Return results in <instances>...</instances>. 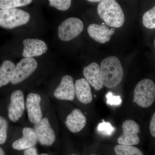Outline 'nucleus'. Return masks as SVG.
<instances>
[{
    "instance_id": "nucleus-1",
    "label": "nucleus",
    "mask_w": 155,
    "mask_h": 155,
    "mask_svg": "<svg viewBox=\"0 0 155 155\" xmlns=\"http://www.w3.org/2000/svg\"><path fill=\"white\" fill-rule=\"evenodd\" d=\"M101 74L103 84L108 88H114L119 85L123 79V69L117 57L111 56L103 60L101 63Z\"/></svg>"
},
{
    "instance_id": "nucleus-2",
    "label": "nucleus",
    "mask_w": 155,
    "mask_h": 155,
    "mask_svg": "<svg viewBox=\"0 0 155 155\" xmlns=\"http://www.w3.org/2000/svg\"><path fill=\"white\" fill-rule=\"evenodd\" d=\"M98 14L109 26L119 28L125 22V15L121 6L115 0H103L97 6Z\"/></svg>"
},
{
    "instance_id": "nucleus-3",
    "label": "nucleus",
    "mask_w": 155,
    "mask_h": 155,
    "mask_svg": "<svg viewBox=\"0 0 155 155\" xmlns=\"http://www.w3.org/2000/svg\"><path fill=\"white\" fill-rule=\"evenodd\" d=\"M155 99L154 82L148 78L139 82L134 89L133 102L141 107L147 108L152 105Z\"/></svg>"
},
{
    "instance_id": "nucleus-4",
    "label": "nucleus",
    "mask_w": 155,
    "mask_h": 155,
    "mask_svg": "<svg viewBox=\"0 0 155 155\" xmlns=\"http://www.w3.org/2000/svg\"><path fill=\"white\" fill-rule=\"evenodd\" d=\"M30 14L21 9H0V27L12 29L25 25L30 19Z\"/></svg>"
},
{
    "instance_id": "nucleus-5",
    "label": "nucleus",
    "mask_w": 155,
    "mask_h": 155,
    "mask_svg": "<svg viewBox=\"0 0 155 155\" xmlns=\"http://www.w3.org/2000/svg\"><path fill=\"white\" fill-rule=\"evenodd\" d=\"M83 29V23L80 19L71 17L64 20L59 25L58 36L63 41H69L78 36Z\"/></svg>"
},
{
    "instance_id": "nucleus-6",
    "label": "nucleus",
    "mask_w": 155,
    "mask_h": 155,
    "mask_svg": "<svg viewBox=\"0 0 155 155\" xmlns=\"http://www.w3.org/2000/svg\"><path fill=\"white\" fill-rule=\"evenodd\" d=\"M38 63L33 58H24L16 66L11 83L16 84L20 83L30 76L36 70Z\"/></svg>"
},
{
    "instance_id": "nucleus-7",
    "label": "nucleus",
    "mask_w": 155,
    "mask_h": 155,
    "mask_svg": "<svg viewBox=\"0 0 155 155\" xmlns=\"http://www.w3.org/2000/svg\"><path fill=\"white\" fill-rule=\"evenodd\" d=\"M123 133L118 139L119 144L133 146L138 144L140 138L138 134L140 127L137 122L130 119L126 120L122 124Z\"/></svg>"
},
{
    "instance_id": "nucleus-8",
    "label": "nucleus",
    "mask_w": 155,
    "mask_h": 155,
    "mask_svg": "<svg viewBox=\"0 0 155 155\" xmlns=\"http://www.w3.org/2000/svg\"><path fill=\"white\" fill-rule=\"evenodd\" d=\"M25 109L24 94L19 90L12 92L8 107V117L12 122H17L23 115Z\"/></svg>"
},
{
    "instance_id": "nucleus-9",
    "label": "nucleus",
    "mask_w": 155,
    "mask_h": 155,
    "mask_svg": "<svg viewBox=\"0 0 155 155\" xmlns=\"http://www.w3.org/2000/svg\"><path fill=\"white\" fill-rule=\"evenodd\" d=\"M34 130L38 140L42 145L51 146L56 139L55 134L50 125L47 118H42L38 123L35 124Z\"/></svg>"
},
{
    "instance_id": "nucleus-10",
    "label": "nucleus",
    "mask_w": 155,
    "mask_h": 155,
    "mask_svg": "<svg viewBox=\"0 0 155 155\" xmlns=\"http://www.w3.org/2000/svg\"><path fill=\"white\" fill-rule=\"evenodd\" d=\"M41 97L38 94H29L26 98V106L28 119L31 123L36 124L42 119V113L40 106Z\"/></svg>"
},
{
    "instance_id": "nucleus-11",
    "label": "nucleus",
    "mask_w": 155,
    "mask_h": 155,
    "mask_svg": "<svg viewBox=\"0 0 155 155\" xmlns=\"http://www.w3.org/2000/svg\"><path fill=\"white\" fill-rule=\"evenodd\" d=\"M54 96L59 100L69 101L74 100L75 84L72 76L66 75L62 78L61 83L54 92Z\"/></svg>"
},
{
    "instance_id": "nucleus-12",
    "label": "nucleus",
    "mask_w": 155,
    "mask_h": 155,
    "mask_svg": "<svg viewBox=\"0 0 155 155\" xmlns=\"http://www.w3.org/2000/svg\"><path fill=\"white\" fill-rule=\"evenodd\" d=\"M22 56L25 58L41 56L46 52L48 48L44 41L38 39H25L23 41Z\"/></svg>"
},
{
    "instance_id": "nucleus-13",
    "label": "nucleus",
    "mask_w": 155,
    "mask_h": 155,
    "mask_svg": "<svg viewBox=\"0 0 155 155\" xmlns=\"http://www.w3.org/2000/svg\"><path fill=\"white\" fill-rule=\"evenodd\" d=\"M87 30L91 37L97 42L101 44L109 41L115 31L114 28L110 29L104 23L101 25L93 23L89 25Z\"/></svg>"
},
{
    "instance_id": "nucleus-14",
    "label": "nucleus",
    "mask_w": 155,
    "mask_h": 155,
    "mask_svg": "<svg viewBox=\"0 0 155 155\" xmlns=\"http://www.w3.org/2000/svg\"><path fill=\"white\" fill-rule=\"evenodd\" d=\"M83 74L85 79L96 91L103 88L102 78L99 65L95 63L90 64L83 69Z\"/></svg>"
},
{
    "instance_id": "nucleus-15",
    "label": "nucleus",
    "mask_w": 155,
    "mask_h": 155,
    "mask_svg": "<svg viewBox=\"0 0 155 155\" xmlns=\"http://www.w3.org/2000/svg\"><path fill=\"white\" fill-rule=\"evenodd\" d=\"M38 141L37 137L34 129L25 127L22 130V136L13 143L12 147L18 150H26L34 147Z\"/></svg>"
},
{
    "instance_id": "nucleus-16",
    "label": "nucleus",
    "mask_w": 155,
    "mask_h": 155,
    "mask_svg": "<svg viewBox=\"0 0 155 155\" xmlns=\"http://www.w3.org/2000/svg\"><path fill=\"white\" fill-rule=\"evenodd\" d=\"M86 123V118L79 109H75L67 116L65 124L72 133H77L82 130Z\"/></svg>"
},
{
    "instance_id": "nucleus-17",
    "label": "nucleus",
    "mask_w": 155,
    "mask_h": 155,
    "mask_svg": "<svg viewBox=\"0 0 155 155\" xmlns=\"http://www.w3.org/2000/svg\"><path fill=\"white\" fill-rule=\"evenodd\" d=\"M75 94L78 100L84 104H88L92 101L93 96L89 84L84 78L78 79L75 84Z\"/></svg>"
},
{
    "instance_id": "nucleus-18",
    "label": "nucleus",
    "mask_w": 155,
    "mask_h": 155,
    "mask_svg": "<svg viewBox=\"0 0 155 155\" xmlns=\"http://www.w3.org/2000/svg\"><path fill=\"white\" fill-rule=\"evenodd\" d=\"M16 66L10 61H4L0 67V87L11 81Z\"/></svg>"
},
{
    "instance_id": "nucleus-19",
    "label": "nucleus",
    "mask_w": 155,
    "mask_h": 155,
    "mask_svg": "<svg viewBox=\"0 0 155 155\" xmlns=\"http://www.w3.org/2000/svg\"><path fill=\"white\" fill-rule=\"evenodd\" d=\"M114 150L116 155H144L139 149L132 146L117 145Z\"/></svg>"
},
{
    "instance_id": "nucleus-20",
    "label": "nucleus",
    "mask_w": 155,
    "mask_h": 155,
    "mask_svg": "<svg viewBox=\"0 0 155 155\" xmlns=\"http://www.w3.org/2000/svg\"><path fill=\"white\" fill-rule=\"evenodd\" d=\"M32 2L31 0H0V9H11L17 7H22L29 5Z\"/></svg>"
},
{
    "instance_id": "nucleus-21",
    "label": "nucleus",
    "mask_w": 155,
    "mask_h": 155,
    "mask_svg": "<svg viewBox=\"0 0 155 155\" xmlns=\"http://www.w3.org/2000/svg\"><path fill=\"white\" fill-rule=\"evenodd\" d=\"M142 22L146 28L149 29L155 28V5L143 14Z\"/></svg>"
},
{
    "instance_id": "nucleus-22",
    "label": "nucleus",
    "mask_w": 155,
    "mask_h": 155,
    "mask_svg": "<svg viewBox=\"0 0 155 155\" xmlns=\"http://www.w3.org/2000/svg\"><path fill=\"white\" fill-rule=\"evenodd\" d=\"M98 131L100 133L105 136H110L114 133L115 128L110 122H106L103 120L100 123L97 127Z\"/></svg>"
},
{
    "instance_id": "nucleus-23",
    "label": "nucleus",
    "mask_w": 155,
    "mask_h": 155,
    "mask_svg": "<svg viewBox=\"0 0 155 155\" xmlns=\"http://www.w3.org/2000/svg\"><path fill=\"white\" fill-rule=\"evenodd\" d=\"M50 5L61 11L68 10L71 6L72 1L70 0H49Z\"/></svg>"
},
{
    "instance_id": "nucleus-24",
    "label": "nucleus",
    "mask_w": 155,
    "mask_h": 155,
    "mask_svg": "<svg viewBox=\"0 0 155 155\" xmlns=\"http://www.w3.org/2000/svg\"><path fill=\"white\" fill-rule=\"evenodd\" d=\"M8 123L7 120L0 116V144H3L5 142L7 137Z\"/></svg>"
},
{
    "instance_id": "nucleus-25",
    "label": "nucleus",
    "mask_w": 155,
    "mask_h": 155,
    "mask_svg": "<svg viewBox=\"0 0 155 155\" xmlns=\"http://www.w3.org/2000/svg\"><path fill=\"white\" fill-rule=\"evenodd\" d=\"M107 103L111 106H119L122 104V98L120 96H115L111 91L108 92L106 94Z\"/></svg>"
},
{
    "instance_id": "nucleus-26",
    "label": "nucleus",
    "mask_w": 155,
    "mask_h": 155,
    "mask_svg": "<svg viewBox=\"0 0 155 155\" xmlns=\"http://www.w3.org/2000/svg\"><path fill=\"white\" fill-rule=\"evenodd\" d=\"M150 130L151 134L155 137V113L153 115L150 122Z\"/></svg>"
},
{
    "instance_id": "nucleus-27",
    "label": "nucleus",
    "mask_w": 155,
    "mask_h": 155,
    "mask_svg": "<svg viewBox=\"0 0 155 155\" xmlns=\"http://www.w3.org/2000/svg\"><path fill=\"white\" fill-rule=\"evenodd\" d=\"M24 155H38L36 148L34 147L25 150L24 153Z\"/></svg>"
},
{
    "instance_id": "nucleus-28",
    "label": "nucleus",
    "mask_w": 155,
    "mask_h": 155,
    "mask_svg": "<svg viewBox=\"0 0 155 155\" xmlns=\"http://www.w3.org/2000/svg\"><path fill=\"white\" fill-rule=\"evenodd\" d=\"M0 155H5V151L1 147H0Z\"/></svg>"
},
{
    "instance_id": "nucleus-29",
    "label": "nucleus",
    "mask_w": 155,
    "mask_h": 155,
    "mask_svg": "<svg viewBox=\"0 0 155 155\" xmlns=\"http://www.w3.org/2000/svg\"><path fill=\"white\" fill-rule=\"evenodd\" d=\"M101 1H100V0H89V1H87V2H101Z\"/></svg>"
},
{
    "instance_id": "nucleus-30",
    "label": "nucleus",
    "mask_w": 155,
    "mask_h": 155,
    "mask_svg": "<svg viewBox=\"0 0 155 155\" xmlns=\"http://www.w3.org/2000/svg\"><path fill=\"white\" fill-rule=\"evenodd\" d=\"M41 155H51L48 154H46V153H42V154H41Z\"/></svg>"
},
{
    "instance_id": "nucleus-31",
    "label": "nucleus",
    "mask_w": 155,
    "mask_h": 155,
    "mask_svg": "<svg viewBox=\"0 0 155 155\" xmlns=\"http://www.w3.org/2000/svg\"><path fill=\"white\" fill-rule=\"evenodd\" d=\"M94 97H96V95H94Z\"/></svg>"
},
{
    "instance_id": "nucleus-32",
    "label": "nucleus",
    "mask_w": 155,
    "mask_h": 155,
    "mask_svg": "<svg viewBox=\"0 0 155 155\" xmlns=\"http://www.w3.org/2000/svg\"><path fill=\"white\" fill-rule=\"evenodd\" d=\"M91 155H96V154H91Z\"/></svg>"
},
{
    "instance_id": "nucleus-33",
    "label": "nucleus",
    "mask_w": 155,
    "mask_h": 155,
    "mask_svg": "<svg viewBox=\"0 0 155 155\" xmlns=\"http://www.w3.org/2000/svg\"><path fill=\"white\" fill-rule=\"evenodd\" d=\"M154 44H155V41H154Z\"/></svg>"
},
{
    "instance_id": "nucleus-34",
    "label": "nucleus",
    "mask_w": 155,
    "mask_h": 155,
    "mask_svg": "<svg viewBox=\"0 0 155 155\" xmlns=\"http://www.w3.org/2000/svg\"><path fill=\"white\" fill-rule=\"evenodd\" d=\"M77 155L73 154V155Z\"/></svg>"
}]
</instances>
